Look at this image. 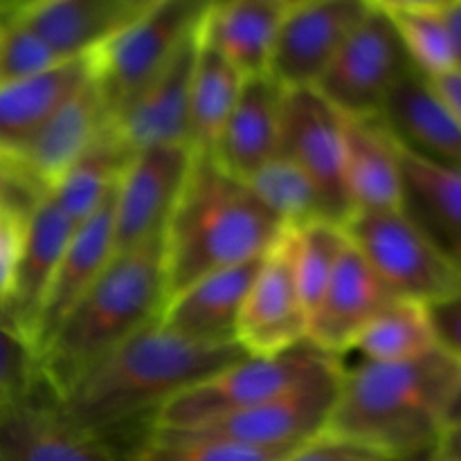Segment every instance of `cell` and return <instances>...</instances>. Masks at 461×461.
<instances>
[{"mask_svg": "<svg viewBox=\"0 0 461 461\" xmlns=\"http://www.w3.org/2000/svg\"><path fill=\"white\" fill-rule=\"evenodd\" d=\"M410 70L414 66L394 23L381 5L372 3L313 90L340 115L369 120Z\"/></svg>", "mask_w": 461, "mask_h": 461, "instance_id": "obj_9", "label": "cell"}, {"mask_svg": "<svg viewBox=\"0 0 461 461\" xmlns=\"http://www.w3.org/2000/svg\"><path fill=\"white\" fill-rule=\"evenodd\" d=\"M342 174L351 216L403 205L399 147L376 117L342 115Z\"/></svg>", "mask_w": 461, "mask_h": 461, "instance_id": "obj_24", "label": "cell"}, {"mask_svg": "<svg viewBox=\"0 0 461 461\" xmlns=\"http://www.w3.org/2000/svg\"><path fill=\"white\" fill-rule=\"evenodd\" d=\"M27 214L18 210H0V302L12 286L14 270L21 257L23 239H25Z\"/></svg>", "mask_w": 461, "mask_h": 461, "instance_id": "obj_37", "label": "cell"}, {"mask_svg": "<svg viewBox=\"0 0 461 461\" xmlns=\"http://www.w3.org/2000/svg\"><path fill=\"white\" fill-rule=\"evenodd\" d=\"M246 77L198 39L189 86V147L210 153L241 95Z\"/></svg>", "mask_w": 461, "mask_h": 461, "instance_id": "obj_29", "label": "cell"}, {"mask_svg": "<svg viewBox=\"0 0 461 461\" xmlns=\"http://www.w3.org/2000/svg\"><path fill=\"white\" fill-rule=\"evenodd\" d=\"M192 165V149L158 147L131 156L113 192L115 255L165 234Z\"/></svg>", "mask_w": 461, "mask_h": 461, "instance_id": "obj_12", "label": "cell"}, {"mask_svg": "<svg viewBox=\"0 0 461 461\" xmlns=\"http://www.w3.org/2000/svg\"><path fill=\"white\" fill-rule=\"evenodd\" d=\"M0 461H120L61 417L41 383L23 403L0 414Z\"/></svg>", "mask_w": 461, "mask_h": 461, "instance_id": "obj_20", "label": "cell"}, {"mask_svg": "<svg viewBox=\"0 0 461 461\" xmlns=\"http://www.w3.org/2000/svg\"><path fill=\"white\" fill-rule=\"evenodd\" d=\"M455 423H461V374H459L457 390H455L453 401H450L448 414H446V428L455 426ZM446 428H444V430H446Z\"/></svg>", "mask_w": 461, "mask_h": 461, "instance_id": "obj_44", "label": "cell"}, {"mask_svg": "<svg viewBox=\"0 0 461 461\" xmlns=\"http://www.w3.org/2000/svg\"><path fill=\"white\" fill-rule=\"evenodd\" d=\"M198 48V30L174 61L111 117L133 153L158 147H189V86Z\"/></svg>", "mask_w": 461, "mask_h": 461, "instance_id": "obj_16", "label": "cell"}, {"mask_svg": "<svg viewBox=\"0 0 461 461\" xmlns=\"http://www.w3.org/2000/svg\"><path fill=\"white\" fill-rule=\"evenodd\" d=\"M430 81L461 126V70H450Z\"/></svg>", "mask_w": 461, "mask_h": 461, "instance_id": "obj_41", "label": "cell"}, {"mask_svg": "<svg viewBox=\"0 0 461 461\" xmlns=\"http://www.w3.org/2000/svg\"><path fill=\"white\" fill-rule=\"evenodd\" d=\"M246 183L286 230L327 221L318 189L306 178L304 171L297 169L286 158L275 156Z\"/></svg>", "mask_w": 461, "mask_h": 461, "instance_id": "obj_32", "label": "cell"}, {"mask_svg": "<svg viewBox=\"0 0 461 461\" xmlns=\"http://www.w3.org/2000/svg\"><path fill=\"white\" fill-rule=\"evenodd\" d=\"M439 349L432 311L417 302L396 300L360 333L354 349L367 363H405Z\"/></svg>", "mask_w": 461, "mask_h": 461, "instance_id": "obj_30", "label": "cell"}, {"mask_svg": "<svg viewBox=\"0 0 461 461\" xmlns=\"http://www.w3.org/2000/svg\"><path fill=\"white\" fill-rule=\"evenodd\" d=\"M342 230L399 300L437 309L461 297V264L403 210L360 212Z\"/></svg>", "mask_w": 461, "mask_h": 461, "instance_id": "obj_5", "label": "cell"}, {"mask_svg": "<svg viewBox=\"0 0 461 461\" xmlns=\"http://www.w3.org/2000/svg\"><path fill=\"white\" fill-rule=\"evenodd\" d=\"M376 120L399 149L461 171V126L421 72L410 70L392 88Z\"/></svg>", "mask_w": 461, "mask_h": 461, "instance_id": "obj_18", "label": "cell"}, {"mask_svg": "<svg viewBox=\"0 0 461 461\" xmlns=\"http://www.w3.org/2000/svg\"><path fill=\"white\" fill-rule=\"evenodd\" d=\"M43 194L36 192L30 183L21 178L16 169L7 160L0 158V210H18L30 216L32 210L43 201Z\"/></svg>", "mask_w": 461, "mask_h": 461, "instance_id": "obj_38", "label": "cell"}, {"mask_svg": "<svg viewBox=\"0 0 461 461\" xmlns=\"http://www.w3.org/2000/svg\"><path fill=\"white\" fill-rule=\"evenodd\" d=\"M286 228L266 210L246 180L210 153H194L165 228L167 297L205 275L257 261Z\"/></svg>", "mask_w": 461, "mask_h": 461, "instance_id": "obj_4", "label": "cell"}, {"mask_svg": "<svg viewBox=\"0 0 461 461\" xmlns=\"http://www.w3.org/2000/svg\"><path fill=\"white\" fill-rule=\"evenodd\" d=\"M396 300L399 297L347 239L336 273L309 318V342L322 354L340 360V356L354 349L374 318Z\"/></svg>", "mask_w": 461, "mask_h": 461, "instance_id": "obj_15", "label": "cell"}, {"mask_svg": "<svg viewBox=\"0 0 461 461\" xmlns=\"http://www.w3.org/2000/svg\"><path fill=\"white\" fill-rule=\"evenodd\" d=\"M113 257H115V237H113L111 194V198L88 221L77 225L66 250H63L57 273H54L52 286H50L48 300H45L43 313H41L34 356L43 347V342L52 336L54 329L66 320L72 306L97 282V277L111 264Z\"/></svg>", "mask_w": 461, "mask_h": 461, "instance_id": "obj_26", "label": "cell"}, {"mask_svg": "<svg viewBox=\"0 0 461 461\" xmlns=\"http://www.w3.org/2000/svg\"><path fill=\"white\" fill-rule=\"evenodd\" d=\"M331 360L338 358L322 354L311 342L275 356H243L171 399L153 421L151 432L192 430L246 412L286 394Z\"/></svg>", "mask_w": 461, "mask_h": 461, "instance_id": "obj_6", "label": "cell"}, {"mask_svg": "<svg viewBox=\"0 0 461 461\" xmlns=\"http://www.w3.org/2000/svg\"><path fill=\"white\" fill-rule=\"evenodd\" d=\"M237 342L248 356H275L309 342V311L297 288L288 230L257 268L239 318Z\"/></svg>", "mask_w": 461, "mask_h": 461, "instance_id": "obj_13", "label": "cell"}, {"mask_svg": "<svg viewBox=\"0 0 461 461\" xmlns=\"http://www.w3.org/2000/svg\"><path fill=\"white\" fill-rule=\"evenodd\" d=\"M108 111L104 106L95 81L68 99L52 115V120L36 133L25 151L9 165L23 176L39 194L48 196L54 185L90 147L99 131L108 124Z\"/></svg>", "mask_w": 461, "mask_h": 461, "instance_id": "obj_21", "label": "cell"}, {"mask_svg": "<svg viewBox=\"0 0 461 461\" xmlns=\"http://www.w3.org/2000/svg\"><path fill=\"white\" fill-rule=\"evenodd\" d=\"M284 95L286 90L268 75L243 81L241 95L210 151L225 171L250 180L277 156Z\"/></svg>", "mask_w": 461, "mask_h": 461, "instance_id": "obj_23", "label": "cell"}, {"mask_svg": "<svg viewBox=\"0 0 461 461\" xmlns=\"http://www.w3.org/2000/svg\"><path fill=\"white\" fill-rule=\"evenodd\" d=\"M403 205L401 210L461 264V171L435 165L399 149Z\"/></svg>", "mask_w": 461, "mask_h": 461, "instance_id": "obj_27", "label": "cell"}, {"mask_svg": "<svg viewBox=\"0 0 461 461\" xmlns=\"http://www.w3.org/2000/svg\"><path fill=\"white\" fill-rule=\"evenodd\" d=\"M248 356L239 345H198L149 324L95 369L57 410L120 461L149 439L160 410L189 387Z\"/></svg>", "mask_w": 461, "mask_h": 461, "instance_id": "obj_1", "label": "cell"}, {"mask_svg": "<svg viewBox=\"0 0 461 461\" xmlns=\"http://www.w3.org/2000/svg\"><path fill=\"white\" fill-rule=\"evenodd\" d=\"M369 5V0H288L270 57V79L284 90H313Z\"/></svg>", "mask_w": 461, "mask_h": 461, "instance_id": "obj_10", "label": "cell"}, {"mask_svg": "<svg viewBox=\"0 0 461 461\" xmlns=\"http://www.w3.org/2000/svg\"><path fill=\"white\" fill-rule=\"evenodd\" d=\"M39 385L34 354L0 320V414L23 403Z\"/></svg>", "mask_w": 461, "mask_h": 461, "instance_id": "obj_36", "label": "cell"}, {"mask_svg": "<svg viewBox=\"0 0 461 461\" xmlns=\"http://www.w3.org/2000/svg\"><path fill=\"white\" fill-rule=\"evenodd\" d=\"M205 7L201 0H149L133 21L90 57L93 81L108 117L117 115L174 61L196 34Z\"/></svg>", "mask_w": 461, "mask_h": 461, "instance_id": "obj_7", "label": "cell"}, {"mask_svg": "<svg viewBox=\"0 0 461 461\" xmlns=\"http://www.w3.org/2000/svg\"><path fill=\"white\" fill-rule=\"evenodd\" d=\"M282 461H381L374 455L365 453V450L347 446L342 441L329 439V437H320V439L311 441V444L302 446V448L293 450Z\"/></svg>", "mask_w": 461, "mask_h": 461, "instance_id": "obj_39", "label": "cell"}, {"mask_svg": "<svg viewBox=\"0 0 461 461\" xmlns=\"http://www.w3.org/2000/svg\"><path fill=\"white\" fill-rule=\"evenodd\" d=\"M437 453L453 461H461V423L448 426L441 432L439 444H437Z\"/></svg>", "mask_w": 461, "mask_h": 461, "instance_id": "obj_43", "label": "cell"}, {"mask_svg": "<svg viewBox=\"0 0 461 461\" xmlns=\"http://www.w3.org/2000/svg\"><path fill=\"white\" fill-rule=\"evenodd\" d=\"M59 63L61 59L18 18L14 5H0V84L41 75Z\"/></svg>", "mask_w": 461, "mask_h": 461, "instance_id": "obj_34", "label": "cell"}, {"mask_svg": "<svg viewBox=\"0 0 461 461\" xmlns=\"http://www.w3.org/2000/svg\"><path fill=\"white\" fill-rule=\"evenodd\" d=\"M277 156L291 160L318 189L327 221L345 225L351 205L342 174V115L315 90H286Z\"/></svg>", "mask_w": 461, "mask_h": 461, "instance_id": "obj_11", "label": "cell"}, {"mask_svg": "<svg viewBox=\"0 0 461 461\" xmlns=\"http://www.w3.org/2000/svg\"><path fill=\"white\" fill-rule=\"evenodd\" d=\"M342 363L331 360L286 394L273 401L180 432H151L162 437L221 441L259 450H295L320 439L327 430L340 385Z\"/></svg>", "mask_w": 461, "mask_h": 461, "instance_id": "obj_8", "label": "cell"}, {"mask_svg": "<svg viewBox=\"0 0 461 461\" xmlns=\"http://www.w3.org/2000/svg\"><path fill=\"white\" fill-rule=\"evenodd\" d=\"M403 461H453V459L444 457V455L437 453V448H435V450H430V453L417 455V457H410V459H403Z\"/></svg>", "mask_w": 461, "mask_h": 461, "instance_id": "obj_45", "label": "cell"}, {"mask_svg": "<svg viewBox=\"0 0 461 461\" xmlns=\"http://www.w3.org/2000/svg\"><path fill=\"white\" fill-rule=\"evenodd\" d=\"M75 228L77 225L50 196H45L27 216L25 239L12 286L0 302V320L23 345L30 347L32 354L54 273Z\"/></svg>", "mask_w": 461, "mask_h": 461, "instance_id": "obj_14", "label": "cell"}, {"mask_svg": "<svg viewBox=\"0 0 461 461\" xmlns=\"http://www.w3.org/2000/svg\"><path fill=\"white\" fill-rule=\"evenodd\" d=\"M131 156L133 151L126 147L108 120V124L99 131L97 138L63 174L48 196L72 223L81 225L111 198Z\"/></svg>", "mask_w": 461, "mask_h": 461, "instance_id": "obj_28", "label": "cell"}, {"mask_svg": "<svg viewBox=\"0 0 461 461\" xmlns=\"http://www.w3.org/2000/svg\"><path fill=\"white\" fill-rule=\"evenodd\" d=\"M430 311L439 347L461 363V297Z\"/></svg>", "mask_w": 461, "mask_h": 461, "instance_id": "obj_40", "label": "cell"}, {"mask_svg": "<svg viewBox=\"0 0 461 461\" xmlns=\"http://www.w3.org/2000/svg\"><path fill=\"white\" fill-rule=\"evenodd\" d=\"M288 0L207 3L198 39L232 63L246 79L268 75L270 57Z\"/></svg>", "mask_w": 461, "mask_h": 461, "instance_id": "obj_25", "label": "cell"}, {"mask_svg": "<svg viewBox=\"0 0 461 461\" xmlns=\"http://www.w3.org/2000/svg\"><path fill=\"white\" fill-rule=\"evenodd\" d=\"M291 453L293 450H259L221 441L149 435L129 461H282Z\"/></svg>", "mask_w": 461, "mask_h": 461, "instance_id": "obj_35", "label": "cell"}, {"mask_svg": "<svg viewBox=\"0 0 461 461\" xmlns=\"http://www.w3.org/2000/svg\"><path fill=\"white\" fill-rule=\"evenodd\" d=\"M93 81V61L70 59L41 75L0 84V158L16 160L54 113Z\"/></svg>", "mask_w": 461, "mask_h": 461, "instance_id": "obj_22", "label": "cell"}, {"mask_svg": "<svg viewBox=\"0 0 461 461\" xmlns=\"http://www.w3.org/2000/svg\"><path fill=\"white\" fill-rule=\"evenodd\" d=\"M461 363L439 349L405 363L342 365L324 437L381 461L430 453L446 428Z\"/></svg>", "mask_w": 461, "mask_h": 461, "instance_id": "obj_2", "label": "cell"}, {"mask_svg": "<svg viewBox=\"0 0 461 461\" xmlns=\"http://www.w3.org/2000/svg\"><path fill=\"white\" fill-rule=\"evenodd\" d=\"M261 259L205 275L180 288L167 297L158 324L198 345H239V318Z\"/></svg>", "mask_w": 461, "mask_h": 461, "instance_id": "obj_17", "label": "cell"}, {"mask_svg": "<svg viewBox=\"0 0 461 461\" xmlns=\"http://www.w3.org/2000/svg\"><path fill=\"white\" fill-rule=\"evenodd\" d=\"M444 16L450 27V36H453L457 70H461V0H448V3H444Z\"/></svg>", "mask_w": 461, "mask_h": 461, "instance_id": "obj_42", "label": "cell"}, {"mask_svg": "<svg viewBox=\"0 0 461 461\" xmlns=\"http://www.w3.org/2000/svg\"><path fill=\"white\" fill-rule=\"evenodd\" d=\"M149 0H34L14 12L45 41L61 61L93 57Z\"/></svg>", "mask_w": 461, "mask_h": 461, "instance_id": "obj_19", "label": "cell"}, {"mask_svg": "<svg viewBox=\"0 0 461 461\" xmlns=\"http://www.w3.org/2000/svg\"><path fill=\"white\" fill-rule=\"evenodd\" d=\"M165 302V234L113 257L34 356L41 383L54 403L135 333L156 322Z\"/></svg>", "mask_w": 461, "mask_h": 461, "instance_id": "obj_3", "label": "cell"}, {"mask_svg": "<svg viewBox=\"0 0 461 461\" xmlns=\"http://www.w3.org/2000/svg\"><path fill=\"white\" fill-rule=\"evenodd\" d=\"M288 232H291V255L297 288L311 318L345 252L347 234L342 225L331 223V221H315L297 230H288Z\"/></svg>", "mask_w": 461, "mask_h": 461, "instance_id": "obj_33", "label": "cell"}, {"mask_svg": "<svg viewBox=\"0 0 461 461\" xmlns=\"http://www.w3.org/2000/svg\"><path fill=\"white\" fill-rule=\"evenodd\" d=\"M412 61L414 70L428 79L457 70L453 36L444 16V3H414V0H392L378 3Z\"/></svg>", "mask_w": 461, "mask_h": 461, "instance_id": "obj_31", "label": "cell"}]
</instances>
